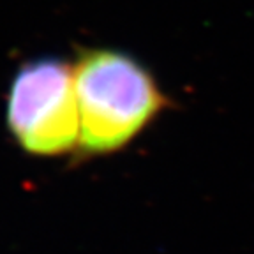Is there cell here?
Instances as JSON below:
<instances>
[{"instance_id": "obj_1", "label": "cell", "mask_w": 254, "mask_h": 254, "mask_svg": "<svg viewBox=\"0 0 254 254\" xmlns=\"http://www.w3.org/2000/svg\"><path fill=\"white\" fill-rule=\"evenodd\" d=\"M79 113V157L110 155L141 134L170 97L145 64L122 50H83L72 64Z\"/></svg>"}, {"instance_id": "obj_2", "label": "cell", "mask_w": 254, "mask_h": 254, "mask_svg": "<svg viewBox=\"0 0 254 254\" xmlns=\"http://www.w3.org/2000/svg\"><path fill=\"white\" fill-rule=\"evenodd\" d=\"M5 126L28 155L55 157L76 152L79 113L72 64L59 57L25 62L9 87Z\"/></svg>"}]
</instances>
